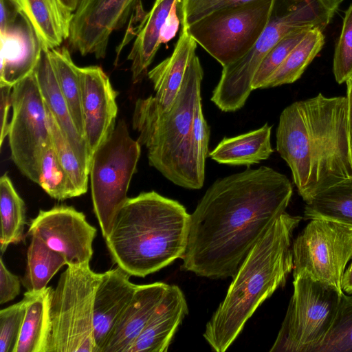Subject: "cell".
Returning <instances> with one entry per match:
<instances>
[{"label": "cell", "instance_id": "cell-1", "mask_svg": "<svg viewBox=\"0 0 352 352\" xmlns=\"http://www.w3.org/2000/svg\"><path fill=\"white\" fill-rule=\"evenodd\" d=\"M292 193L285 175L264 166L217 179L190 214L181 268L211 279L233 277Z\"/></svg>", "mask_w": 352, "mask_h": 352}, {"label": "cell", "instance_id": "cell-2", "mask_svg": "<svg viewBox=\"0 0 352 352\" xmlns=\"http://www.w3.org/2000/svg\"><path fill=\"white\" fill-rule=\"evenodd\" d=\"M276 137V150L305 202L352 177L346 96L320 93L292 103L280 116Z\"/></svg>", "mask_w": 352, "mask_h": 352}, {"label": "cell", "instance_id": "cell-3", "mask_svg": "<svg viewBox=\"0 0 352 352\" xmlns=\"http://www.w3.org/2000/svg\"><path fill=\"white\" fill-rule=\"evenodd\" d=\"M301 220L284 212L249 252L206 323L203 337L213 351H226L257 308L285 285L293 270V233Z\"/></svg>", "mask_w": 352, "mask_h": 352}, {"label": "cell", "instance_id": "cell-4", "mask_svg": "<svg viewBox=\"0 0 352 352\" xmlns=\"http://www.w3.org/2000/svg\"><path fill=\"white\" fill-rule=\"evenodd\" d=\"M190 214L155 191L128 198L104 239L115 263L129 276L145 277L182 258Z\"/></svg>", "mask_w": 352, "mask_h": 352}, {"label": "cell", "instance_id": "cell-5", "mask_svg": "<svg viewBox=\"0 0 352 352\" xmlns=\"http://www.w3.org/2000/svg\"><path fill=\"white\" fill-rule=\"evenodd\" d=\"M204 70L199 57H192L179 94L168 110L161 109L153 96L135 104L132 124L137 140L147 148L149 164L167 179L182 186V164L190 139L195 105L201 97Z\"/></svg>", "mask_w": 352, "mask_h": 352}, {"label": "cell", "instance_id": "cell-6", "mask_svg": "<svg viewBox=\"0 0 352 352\" xmlns=\"http://www.w3.org/2000/svg\"><path fill=\"white\" fill-rule=\"evenodd\" d=\"M343 0H273L267 25L253 47L237 61L223 67L211 101L222 111L241 109L254 74L271 49L288 33L302 28L324 31Z\"/></svg>", "mask_w": 352, "mask_h": 352}, {"label": "cell", "instance_id": "cell-7", "mask_svg": "<svg viewBox=\"0 0 352 352\" xmlns=\"http://www.w3.org/2000/svg\"><path fill=\"white\" fill-rule=\"evenodd\" d=\"M102 273L89 263L67 265L50 302L47 352H98L94 331V303Z\"/></svg>", "mask_w": 352, "mask_h": 352}, {"label": "cell", "instance_id": "cell-8", "mask_svg": "<svg viewBox=\"0 0 352 352\" xmlns=\"http://www.w3.org/2000/svg\"><path fill=\"white\" fill-rule=\"evenodd\" d=\"M141 153L123 120L94 153L89 168L94 211L105 239L128 199L127 192Z\"/></svg>", "mask_w": 352, "mask_h": 352}, {"label": "cell", "instance_id": "cell-9", "mask_svg": "<svg viewBox=\"0 0 352 352\" xmlns=\"http://www.w3.org/2000/svg\"><path fill=\"white\" fill-rule=\"evenodd\" d=\"M294 291L270 352H317L336 316L344 292L305 275Z\"/></svg>", "mask_w": 352, "mask_h": 352}, {"label": "cell", "instance_id": "cell-10", "mask_svg": "<svg viewBox=\"0 0 352 352\" xmlns=\"http://www.w3.org/2000/svg\"><path fill=\"white\" fill-rule=\"evenodd\" d=\"M272 3L273 0H252L212 12L185 28L225 67L253 47L269 22Z\"/></svg>", "mask_w": 352, "mask_h": 352}, {"label": "cell", "instance_id": "cell-11", "mask_svg": "<svg viewBox=\"0 0 352 352\" xmlns=\"http://www.w3.org/2000/svg\"><path fill=\"white\" fill-rule=\"evenodd\" d=\"M293 277L305 275L341 292L352 259V225L314 218L292 242Z\"/></svg>", "mask_w": 352, "mask_h": 352}, {"label": "cell", "instance_id": "cell-12", "mask_svg": "<svg viewBox=\"0 0 352 352\" xmlns=\"http://www.w3.org/2000/svg\"><path fill=\"white\" fill-rule=\"evenodd\" d=\"M8 142L19 171L38 184L43 148L52 142L47 110L34 72L12 87Z\"/></svg>", "mask_w": 352, "mask_h": 352}, {"label": "cell", "instance_id": "cell-13", "mask_svg": "<svg viewBox=\"0 0 352 352\" xmlns=\"http://www.w3.org/2000/svg\"><path fill=\"white\" fill-rule=\"evenodd\" d=\"M142 0H81L73 14L71 48L82 56L105 57L112 33L122 28L135 10H144Z\"/></svg>", "mask_w": 352, "mask_h": 352}, {"label": "cell", "instance_id": "cell-14", "mask_svg": "<svg viewBox=\"0 0 352 352\" xmlns=\"http://www.w3.org/2000/svg\"><path fill=\"white\" fill-rule=\"evenodd\" d=\"M96 232V228L88 223L82 212L67 206L40 210L31 221L28 230L29 235L38 236L59 252L67 265L89 263Z\"/></svg>", "mask_w": 352, "mask_h": 352}, {"label": "cell", "instance_id": "cell-15", "mask_svg": "<svg viewBox=\"0 0 352 352\" xmlns=\"http://www.w3.org/2000/svg\"><path fill=\"white\" fill-rule=\"evenodd\" d=\"M82 87L84 138L89 155L109 138L116 126V98L109 76L99 66L79 67Z\"/></svg>", "mask_w": 352, "mask_h": 352}, {"label": "cell", "instance_id": "cell-16", "mask_svg": "<svg viewBox=\"0 0 352 352\" xmlns=\"http://www.w3.org/2000/svg\"><path fill=\"white\" fill-rule=\"evenodd\" d=\"M0 86L13 87L34 72L44 47L21 12L14 23L0 30Z\"/></svg>", "mask_w": 352, "mask_h": 352}, {"label": "cell", "instance_id": "cell-17", "mask_svg": "<svg viewBox=\"0 0 352 352\" xmlns=\"http://www.w3.org/2000/svg\"><path fill=\"white\" fill-rule=\"evenodd\" d=\"M118 266L102 273L94 303V331L98 352L103 348L123 311L130 302L138 285Z\"/></svg>", "mask_w": 352, "mask_h": 352}, {"label": "cell", "instance_id": "cell-18", "mask_svg": "<svg viewBox=\"0 0 352 352\" xmlns=\"http://www.w3.org/2000/svg\"><path fill=\"white\" fill-rule=\"evenodd\" d=\"M168 286L162 282L138 285L130 302L115 324L102 352H129Z\"/></svg>", "mask_w": 352, "mask_h": 352}, {"label": "cell", "instance_id": "cell-19", "mask_svg": "<svg viewBox=\"0 0 352 352\" xmlns=\"http://www.w3.org/2000/svg\"><path fill=\"white\" fill-rule=\"evenodd\" d=\"M188 313L182 289L177 285H169L129 352H166Z\"/></svg>", "mask_w": 352, "mask_h": 352}, {"label": "cell", "instance_id": "cell-20", "mask_svg": "<svg viewBox=\"0 0 352 352\" xmlns=\"http://www.w3.org/2000/svg\"><path fill=\"white\" fill-rule=\"evenodd\" d=\"M45 107L58 125L76 156L88 170L91 162L85 139L78 133L68 105L58 87L49 55L43 48L34 71Z\"/></svg>", "mask_w": 352, "mask_h": 352}, {"label": "cell", "instance_id": "cell-21", "mask_svg": "<svg viewBox=\"0 0 352 352\" xmlns=\"http://www.w3.org/2000/svg\"><path fill=\"white\" fill-rule=\"evenodd\" d=\"M197 43L182 28L171 55L148 72L147 76L153 85L157 105L164 110L171 108L180 88L188 64L196 54Z\"/></svg>", "mask_w": 352, "mask_h": 352}, {"label": "cell", "instance_id": "cell-22", "mask_svg": "<svg viewBox=\"0 0 352 352\" xmlns=\"http://www.w3.org/2000/svg\"><path fill=\"white\" fill-rule=\"evenodd\" d=\"M180 2L181 0H155L138 26L136 38L127 57L131 63L134 84L140 82L147 75L148 68L161 45L160 36L162 27L173 6L177 3L179 5Z\"/></svg>", "mask_w": 352, "mask_h": 352}, {"label": "cell", "instance_id": "cell-23", "mask_svg": "<svg viewBox=\"0 0 352 352\" xmlns=\"http://www.w3.org/2000/svg\"><path fill=\"white\" fill-rule=\"evenodd\" d=\"M14 1L34 27L44 48L59 47L69 38L74 12L60 0Z\"/></svg>", "mask_w": 352, "mask_h": 352}, {"label": "cell", "instance_id": "cell-24", "mask_svg": "<svg viewBox=\"0 0 352 352\" xmlns=\"http://www.w3.org/2000/svg\"><path fill=\"white\" fill-rule=\"evenodd\" d=\"M272 126L262 127L232 138H224L208 155L219 164H258L270 157L274 149L270 142Z\"/></svg>", "mask_w": 352, "mask_h": 352}, {"label": "cell", "instance_id": "cell-25", "mask_svg": "<svg viewBox=\"0 0 352 352\" xmlns=\"http://www.w3.org/2000/svg\"><path fill=\"white\" fill-rule=\"evenodd\" d=\"M52 287L26 292L25 313L14 352H47L50 330V302Z\"/></svg>", "mask_w": 352, "mask_h": 352}, {"label": "cell", "instance_id": "cell-26", "mask_svg": "<svg viewBox=\"0 0 352 352\" xmlns=\"http://www.w3.org/2000/svg\"><path fill=\"white\" fill-rule=\"evenodd\" d=\"M209 138L210 127L204 117L201 97H199L195 105L190 139L182 164V187L196 190L202 188Z\"/></svg>", "mask_w": 352, "mask_h": 352}, {"label": "cell", "instance_id": "cell-27", "mask_svg": "<svg viewBox=\"0 0 352 352\" xmlns=\"http://www.w3.org/2000/svg\"><path fill=\"white\" fill-rule=\"evenodd\" d=\"M49 55L60 90L68 105L75 126L84 138L79 67L75 65L69 50L65 47L50 50Z\"/></svg>", "mask_w": 352, "mask_h": 352}, {"label": "cell", "instance_id": "cell-28", "mask_svg": "<svg viewBox=\"0 0 352 352\" xmlns=\"http://www.w3.org/2000/svg\"><path fill=\"white\" fill-rule=\"evenodd\" d=\"M324 44L323 32L310 29L261 88L291 84L298 80Z\"/></svg>", "mask_w": 352, "mask_h": 352}, {"label": "cell", "instance_id": "cell-29", "mask_svg": "<svg viewBox=\"0 0 352 352\" xmlns=\"http://www.w3.org/2000/svg\"><path fill=\"white\" fill-rule=\"evenodd\" d=\"M65 265L67 262L59 252L32 235L27 252L23 285L28 292L41 291L47 287L52 278Z\"/></svg>", "mask_w": 352, "mask_h": 352}, {"label": "cell", "instance_id": "cell-30", "mask_svg": "<svg viewBox=\"0 0 352 352\" xmlns=\"http://www.w3.org/2000/svg\"><path fill=\"white\" fill-rule=\"evenodd\" d=\"M1 252L3 254L10 244L23 239L26 224L25 204L5 173L0 178Z\"/></svg>", "mask_w": 352, "mask_h": 352}, {"label": "cell", "instance_id": "cell-31", "mask_svg": "<svg viewBox=\"0 0 352 352\" xmlns=\"http://www.w3.org/2000/svg\"><path fill=\"white\" fill-rule=\"evenodd\" d=\"M304 217L309 220L325 218L352 225V177L305 202Z\"/></svg>", "mask_w": 352, "mask_h": 352}, {"label": "cell", "instance_id": "cell-32", "mask_svg": "<svg viewBox=\"0 0 352 352\" xmlns=\"http://www.w3.org/2000/svg\"><path fill=\"white\" fill-rule=\"evenodd\" d=\"M38 184L48 195L57 200L78 197L74 185L58 160L52 140L42 151Z\"/></svg>", "mask_w": 352, "mask_h": 352}, {"label": "cell", "instance_id": "cell-33", "mask_svg": "<svg viewBox=\"0 0 352 352\" xmlns=\"http://www.w3.org/2000/svg\"><path fill=\"white\" fill-rule=\"evenodd\" d=\"M46 110L52 140L57 157L74 185L78 197L80 196L87 190L89 173L75 154L47 107Z\"/></svg>", "mask_w": 352, "mask_h": 352}, {"label": "cell", "instance_id": "cell-34", "mask_svg": "<svg viewBox=\"0 0 352 352\" xmlns=\"http://www.w3.org/2000/svg\"><path fill=\"white\" fill-rule=\"evenodd\" d=\"M317 352H352V294H342L333 322Z\"/></svg>", "mask_w": 352, "mask_h": 352}, {"label": "cell", "instance_id": "cell-35", "mask_svg": "<svg viewBox=\"0 0 352 352\" xmlns=\"http://www.w3.org/2000/svg\"><path fill=\"white\" fill-rule=\"evenodd\" d=\"M309 30L302 28L294 30L283 37L271 49L261 61L254 74L252 83L253 90L261 87Z\"/></svg>", "mask_w": 352, "mask_h": 352}, {"label": "cell", "instance_id": "cell-36", "mask_svg": "<svg viewBox=\"0 0 352 352\" xmlns=\"http://www.w3.org/2000/svg\"><path fill=\"white\" fill-rule=\"evenodd\" d=\"M333 72L338 84L352 76V3L345 11L342 30L335 47Z\"/></svg>", "mask_w": 352, "mask_h": 352}, {"label": "cell", "instance_id": "cell-37", "mask_svg": "<svg viewBox=\"0 0 352 352\" xmlns=\"http://www.w3.org/2000/svg\"><path fill=\"white\" fill-rule=\"evenodd\" d=\"M25 313V301L0 311V352H14L21 333Z\"/></svg>", "mask_w": 352, "mask_h": 352}, {"label": "cell", "instance_id": "cell-38", "mask_svg": "<svg viewBox=\"0 0 352 352\" xmlns=\"http://www.w3.org/2000/svg\"><path fill=\"white\" fill-rule=\"evenodd\" d=\"M252 0H181L179 10L182 28L192 23L215 11L235 6Z\"/></svg>", "mask_w": 352, "mask_h": 352}, {"label": "cell", "instance_id": "cell-39", "mask_svg": "<svg viewBox=\"0 0 352 352\" xmlns=\"http://www.w3.org/2000/svg\"><path fill=\"white\" fill-rule=\"evenodd\" d=\"M21 280L11 273L0 260V304L3 305L14 299L20 293Z\"/></svg>", "mask_w": 352, "mask_h": 352}, {"label": "cell", "instance_id": "cell-40", "mask_svg": "<svg viewBox=\"0 0 352 352\" xmlns=\"http://www.w3.org/2000/svg\"><path fill=\"white\" fill-rule=\"evenodd\" d=\"M0 113H1V134H0V146L8 134L9 124L8 113L10 107H12V87L9 86H0Z\"/></svg>", "mask_w": 352, "mask_h": 352}, {"label": "cell", "instance_id": "cell-41", "mask_svg": "<svg viewBox=\"0 0 352 352\" xmlns=\"http://www.w3.org/2000/svg\"><path fill=\"white\" fill-rule=\"evenodd\" d=\"M179 3H175L166 20L160 36V44H166L174 38L179 30V20L177 14Z\"/></svg>", "mask_w": 352, "mask_h": 352}, {"label": "cell", "instance_id": "cell-42", "mask_svg": "<svg viewBox=\"0 0 352 352\" xmlns=\"http://www.w3.org/2000/svg\"><path fill=\"white\" fill-rule=\"evenodd\" d=\"M0 30L14 23L20 14V10L14 0H0Z\"/></svg>", "mask_w": 352, "mask_h": 352}, {"label": "cell", "instance_id": "cell-43", "mask_svg": "<svg viewBox=\"0 0 352 352\" xmlns=\"http://www.w3.org/2000/svg\"><path fill=\"white\" fill-rule=\"evenodd\" d=\"M346 98L348 104V126L350 142L352 149V76L346 82Z\"/></svg>", "mask_w": 352, "mask_h": 352}, {"label": "cell", "instance_id": "cell-44", "mask_svg": "<svg viewBox=\"0 0 352 352\" xmlns=\"http://www.w3.org/2000/svg\"><path fill=\"white\" fill-rule=\"evenodd\" d=\"M342 287L344 292L347 294H352V259L344 272Z\"/></svg>", "mask_w": 352, "mask_h": 352}, {"label": "cell", "instance_id": "cell-45", "mask_svg": "<svg viewBox=\"0 0 352 352\" xmlns=\"http://www.w3.org/2000/svg\"><path fill=\"white\" fill-rule=\"evenodd\" d=\"M61 3L69 10L74 12L79 6L81 0H60Z\"/></svg>", "mask_w": 352, "mask_h": 352}]
</instances>
